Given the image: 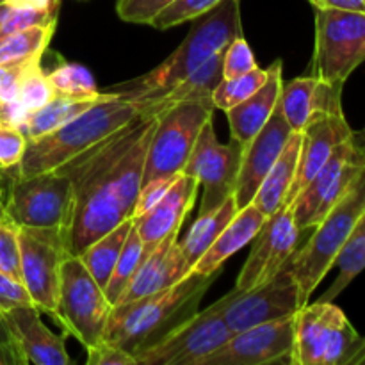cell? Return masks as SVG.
<instances>
[{
	"label": "cell",
	"instance_id": "57",
	"mask_svg": "<svg viewBox=\"0 0 365 365\" xmlns=\"http://www.w3.org/2000/svg\"><path fill=\"white\" fill-rule=\"evenodd\" d=\"M81 2H86V0H81Z\"/></svg>",
	"mask_w": 365,
	"mask_h": 365
},
{
	"label": "cell",
	"instance_id": "36",
	"mask_svg": "<svg viewBox=\"0 0 365 365\" xmlns=\"http://www.w3.org/2000/svg\"><path fill=\"white\" fill-rule=\"evenodd\" d=\"M53 96H56V93L50 84L48 75L43 71L41 61H34L21 78L18 100L29 113H32V110L46 106Z\"/></svg>",
	"mask_w": 365,
	"mask_h": 365
},
{
	"label": "cell",
	"instance_id": "33",
	"mask_svg": "<svg viewBox=\"0 0 365 365\" xmlns=\"http://www.w3.org/2000/svg\"><path fill=\"white\" fill-rule=\"evenodd\" d=\"M145 259L146 253L145 248H143L141 235H139L135 225H132V230L128 234L127 241H125L120 257H118V262L114 266L113 274H110L109 282H107L106 289H103L110 305H116L120 296L123 294V291L130 284L132 277H134L135 271L139 269V266H141Z\"/></svg>",
	"mask_w": 365,
	"mask_h": 365
},
{
	"label": "cell",
	"instance_id": "44",
	"mask_svg": "<svg viewBox=\"0 0 365 365\" xmlns=\"http://www.w3.org/2000/svg\"><path fill=\"white\" fill-rule=\"evenodd\" d=\"M86 351H88V360H86L88 365H138L130 353L123 351L103 339Z\"/></svg>",
	"mask_w": 365,
	"mask_h": 365
},
{
	"label": "cell",
	"instance_id": "34",
	"mask_svg": "<svg viewBox=\"0 0 365 365\" xmlns=\"http://www.w3.org/2000/svg\"><path fill=\"white\" fill-rule=\"evenodd\" d=\"M267 75H269V71L257 66L255 70L239 75V77L223 78L212 93L214 107L227 113L228 109L250 98L267 81Z\"/></svg>",
	"mask_w": 365,
	"mask_h": 365
},
{
	"label": "cell",
	"instance_id": "15",
	"mask_svg": "<svg viewBox=\"0 0 365 365\" xmlns=\"http://www.w3.org/2000/svg\"><path fill=\"white\" fill-rule=\"evenodd\" d=\"M242 152L245 146L234 139L227 145L217 141L212 120L203 125L184 168L185 175H191L203 185L198 214L209 212L234 196Z\"/></svg>",
	"mask_w": 365,
	"mask_h": 365
},
{
	"label": "cell",
	"instance_id": "54",
	"mask_svg": "<svg viewBox=\"0 0 365 365\" xmlns=\"http://www.w3.org/2000/svg\"><path fill=\"white\" fill-rule=\"evenodd\" d=\"M9 7H11L9 4H0V25H2V21H4V18H6Z\"/></svg>",
	"mask_w": 365,
	"mask_h": 365
},
{
	"label": "cell",
	"instance_id": "24",
	"mask_svg": "<svg viewBox=\"0 0 365 365\" xmlns=\"http://www.w3.org/2000/svg\"><path fill=\"white\" fill-rule=\"evenodd\" d=\"M282 66L284 64L280 59L274 61L267 68V71H269L267 81L250 98L225 113L228 118V123H230L232 139L241 143L242 146L248 145L259 134L260 128L266 125V121L269 120L273 110L277 109L278 102H280L282 86H284Z\"/></svg>",
	"mask_w": 365,
	"mask_h": 365
},
{
	"label": "cell",
	"instance_id": "28",
	"mask_svg": "<svg viewBox=\"0 0 365 365\" xmlns=\"http://www.w3.org/2000/svg\"><path fill=\"white\" fill-rule=\"evenodd\" d=\"M114 93L100 91L95 96H68L56 95L46 106L32 110L27 118V123L24 127V134L27 139H36L39 135H45L48 132L56 130L61 125L68 123L70 120L77 118L89 107L96 106L107 98H113Z\"/></svg>",
	"mask_w": 365,
	"mask_h": 365
},
{
	"label": "cell",
	"instance_id": "35",
	"mask_svg": "<svg viewBox=\"0 0 365 365\" xmlns=\"http://www.w3.org/2000/svg\"><path fill=\"white\" fill-rule=\"evenodd\" d=\"M46 75H48V81L56 95L95 96L100 93L96 89L91 71L82 64L63 63Z\"/></svg>",
	"mask_w": 365,
	"mask_h": 365
},
{
	"label": "cell",
	"instance_id": "16",
	"mask_svg": "<svg viewBox=\"0 0 365 365\" xmlns=\"http://www.w3.org/2000/svg\"><path fill=\"white\" fill-rule=\"evenodd\" d=\"M302 234L289 205L271 214L252 241V252L239 273L235 289L250 291L277 277L294 257Z\"/></svg>",
	"mask_w": 365,
	"mask_h": 365
},
{
	"label": "cell",
	"instance_id": "22",
	"mask_svg": "<svg viewBox=\"0 0 365 365\" xmlns=\"http://www.w3.org/2000/svg\"><path fill=\"white\" fill-rule=\"evenodd\" d=\"M189 273L191 267L182 255L178 234L170 235L143 260L118 303H127L141 296L164 291L184 280Z\"/></svg>",
	"mask_w": 365,
	"mask_h": 365
},
{
	"label": "cell",
	"instance_id": "18",
	"mask_svg": "<svg viewBox=\"0 0 365 365\" xmlns=\"http://www.w3.org/2000/svg\"><path fill=\"white\" fill-rule=\"evenodd\" d=\"M292 132L294 130L285 120L280 102H278L277 109L273 110L269 120L260 128L259 134L245 146V152H242L241 170H239L237 184H235L234 191V198L239 210L253 202L267 171L277 163Z\"/></svg>",
	"mask_w": 365,
	"mask_h": 365
},
{
	"label": "cell",
	"instance_id": "2",
	"mask_svg": "<svg viewBox=\"0 0 365 365\" xmlns=\"http://www.w3.org/2000/svg\"><path fill=\"white\" fill-rule=\"evenodd\" d=\"M220 273L221 269L210 274L191 271L184 280L164 291L127 303H116L110 309L103 341L118 346L135 359L198 312L200 302Z\"/></svg>",
	"mask_w": 365,
	"mask_h": 365
},
{
	"label": "cell",
	"instance_id": "32",
	"mask_svg": "<svg viewBox=\"0 0 365 365\" xmlns=\"http://www.w3.org/2000/svg\"><path fill=\"white\" fill-rule=\"evenodd\" d=\"M56 29L57 21H52L45 25H32L7 36L4 41H0V63L43 57L45 50L48 48L50 39L56 34Z\"/></svg>",
	"mask_w": 365,
	"mask_h": 365
},
{
	"label": "cell",
	"instance_id": "41",
	"mask_svg": "<svg viewBox=\"0 0 365 365\" xmlns=\"http://www.w3.org/2000/svg\"><path fill=\"white\" fill-rule=\"evenodd\" d=\"M27 146L24 130L0 120V170L9 171L18 168Z\"/></svg>",
	"mask_w": 365,
	"mask_h": 365
},
{
	"label": "cell",
	"instance_id": "26",
	"mask_svg": "<svg viewBox=\"0 0 365 365\" xmlns=\"http://www.w3.org/2000/svg\"><path fill=\"white\" fill-rule=\"evenodd\" d=\"M267 216L260 212L253 203L246 205L245 209L239 210L230 223L225 227L220 237L212 242L209 250L203 253L202 259L195 264L192 273L210 274L217 269H223V264L230 259L234 253L245 248L246 245L255 239L262 225L266 223Z\"/></svg>",
	"mask_w": 365,
	"mask_h": 365
},
{
	"label": "cell",
	"instance_id": "9",
	"mask_svg": "<svg viewBox=\"0 0 365 365\" xmlns=\"http://www.w3.org/2000/svg\"><path fill=\"white\" fill-rule=\"evenodd\" d=\"M359 339L339 307L309 302L294 314L291 365H344Z\"/></svg>",
	"mask_w": 365,
	"mask_h": 365
},
{
	"label": "cell",
	"instance_id": "29",
	"mask_svg": "<svg viewBox=\"0 0 365 365\" xmlns=\"http://www.w3.org/2000/svg\"><path fill=\"white\" fill-rule=\"evenodd\" d=\"M239 212L237 203H235L234 196L227 200L225 203H221L216 209L209 210V212L198 214V220L195 221V225L191 227V230L187 232L182 241H178L182 250V255H184L185 262L189 264V267H195V264L198 262L203 257V253L212 246V242L220 237L221 232L225 230L228 223L232 221V217Z\"/></svg>",
	"mask_w": 365,
	"mask_h": 365
},
{
	"label": "cell",
	"instance_id": "7",
	"mask_svg": "<svg viewBox=\"0 0 365 365\" xmlns=\"http://www.w3.org/2000/svg\"><path fill=\"white\" fill-rule=\"evenodd\" d=\"M110 309L106 291L96 284L81 257H68L61 271L59 296L52 317L88 349L103 339Z\"/></svg>",
	"mask_w": 365,
	"mask_h": 365
},
{
	"label": "cell",
	"instance_id": "11",
	"mask_svg": "<svg viewBox=\"0 0 365 365\" xmlns=\"http://www.w3.org/2000/svg\"><path fill=\"white\" fill-rule=\"evenodd\" d=\"M20 237L21 284L27 289L32 305L52 316L57 305L61 271L70 253L68 230L63 227H18Z\"/></svg>",
	"mask_w": 365,
	"mask_h": 365
},
{
	"label": "cell",
	"instance_id": "43",
	"mask_svg": "<svg viewBox=\"0 0 365 365\" xmlns=\"http://www.w3.org/2000/svg\"><path fill=\"white\" fill-rule=\"evenodd\" d=\"M34 61H41V57L0 63V102H13V100H18L21 78H24V73Z\"/></svg>",
	"mask_w": 365,
	"mask_h": 365
},
{
	"label": "cell",
	"instance_id": "5",
	"mask_svg": "<svg viewBox=\"0 0 365 365\" xmlns=\"http://www.w3.org/2000/svg\"><path fill=\"white\" fill-rule=\"evenodd\" d=\"M365 210V170L353 187L328 210L327 216L312 228L309 241L296 250L291 269L298 282L303 302H310V294L324 280L334 267L339 252L353 227Z\"/></svg>",
	"mask_w": 365,
	"mask_h": 365
},
{
	"label": "cell",
	"instance_id": "25",
	"mask_svg": "<svg viewBox=\"0 0 365 365\" xmlns=\"http://www.w3.org/2000/svg\"><path fill=\"white\" fill-rule=\"evenodd\" d=\"M223 52L210 57L198 70H195L191 75L182 78L180 82L173 84L171 88L164 89V91L157 93L153 96H148V98L132 100V102L138 103L139 114L146 118L159 116L160 113H164V110L170 109L171 106L178 102L212 96L214 89L223 81Z\"/></svg>",
	"mask_w": 365,
	"mask_h": 365
},
{
	"label": "cell",
	"instance_id": "20",
	"mask_svg": "<svg viewBox=\"0 0 365 365\" xmlns=\"http://www.w3.org/2000/svg\"><path fill=\"white\" fill-rule=\"evenodd\" d=\"M200 182L184 171L178 173L166 195L150 210L134 217V225L141 235L143 248L146 257L160 245L166 237L180 232L182 223L189 210L192 209L198 195Z\"/></svg>",
	"mask_w": 365,
	"mask_h": 365
},
{
	"label": "cell",
	"instance_id": "50",
	"mask_svg": "<svg viewBox=\"0 0 365 365\" xmlns=\"http://www.w3.org/2000/svg\"><path fill=\"white\" fill-rule=\"evenodd\" d=\"M61 0H7L11 7H29V9H46Z\"/></svg>",
	"mask_w": 365,
	"mask_h": 365
},
{
	"label": "cell",
	"instance_id": "6",
	"mask_svg": "<svg viewBox=\"0 0 365 365\" xmlns=\"http://www.w3.org/2000/svg\"><path fill=\"white\" fill-rule=\"evenodd\" d=\"M212 96L178 102L157 116L145 159L143 182L182 173L200 130L214 114Z\"/></svg>",
	"mask_w": 365,
	"mask_h": 365
},
{
	"label": "cell",
	"instance_id": "38",
	"mask_svg": "<svg viewBox=\"0 0 365 365\" xmlns=\"http://www.w3.org/2000/svg\"><path fill=\"white\" fill-rule=\"evenodd\" d=\"M61 2L46 7V9H29V7H9L2 25H0V41L7 36L14 34L18 31L32 27V25H45L57 21L59 18Z\"/></svg>",
	"mask_w": 365,
	"mask_h": 365
},
{
	"label": "cell",
	"instance_id": "27",
	"mask_svg": "<svg viewBox=\"0 0 365 365\" xmlns=\"http://www.w3.org/2000/svg\"><path fill=\"white\" fill-rule=\"evenodd\" d=\"M299 146H302V132H292L287 145L282 150L280 157L267 171L266 178L262 180L255 198H253V205L260 212L266 214L267 217L280 210L284 205H287L289 192L294 184L296 170H298Z\"/></svg>",
	"mask_w": 365,
	"mask_h": 365
},
{
	"label": "cell",
	"instance_id": "37",
	"mask_svg": "<svg viewBox=\"0 0 365 365\" xmlns=\"http://www.w3.org/2000/svg\"><path fill=\"white\" fill-rule=\"evenodd\" d=\"M220 2H223V0H177L153 18L152 27L166 31V29L177 27L185 21H192L195 18L209 13Z\"/></svg>",
	"mask_w": 365,
	"mask_h": 365
},
{
	"label": "cell",
	"instance_id": "55",
	"mask_svg": "<svg viewBox=\"0 0 365 365\" xmlns=\"http://www.w3.org/2000/svg\"><path fill=\"white\" fill-rule=\"evenodd\" d=\"M0 365H7V364H6V360H4V356H2V355H0Z\"/></svg>",
	"mask_w": 365,
	"mask_h": 365
},
{
	"label": "cell",
	"instance_id": "17",
	"mask_svg": "<svg viewBox=\"0 0 365 365\" xmlns=\"http://www.w3.org/2000/svg\"><path fill=\"white\" fill-rule=\"evenodd\" d=\"M294 316L232 334L202 365H291Z\"/></svg>",
	"mask_w": 365,
	"mask_h": 365
},
{
	"label": "cell",
	"instance_id": "21",
	"mask_svg": "<svg viewBox=\"0 0 365 365\" xmlns=\"http://www.w3.org/2000/svg\"><path fill=\"white\" fill-rule=\"evenodd\" d=\"M34 305H20L4 312L14 342L20 348L25 362L34 365H70L64 339L45 327Z\"/></svg>",
	"mask_w": 365,
	"mask_h": 365
},
{
	"label": "cell",
	"instance_id": "52",
	"mask_svg": "<svg viewBox=\"0 0 365 365\" xmlns=\"http://www.w3.org/2000/svg\"><path fill=\"white\" fill-rule=\"evenodd\" d=\"M7 185H9V171L0 170V216H4V207H6Z\"/></svg>",
	"mask_w": 365,
	"mask_h": 365
},
{
	"label": "cell",
	"instance_id": "30",
	"mask_svg": "<svg viewBox=\"0 0 365 365\" xmlns=\"http://www.w3.org/2000/svg\"><path fill=\"white\" fill-rule=\"evenodd\" d=\"M132 225H134V217H128L123 223H120L113 230H109L102 237L96 239L95 242H91L78 255L82 262H84V266L88 267L89 273H91V277L96 280V284L102 289H106L107 282H109L110 274H113L118 257H120L125 241H127L128 234L132 230Z\"/></svg>",
	"mask_w": 365,
	"mask_h": 365
},
{
	"label": "cell",
	"instance_id": "51",
	"mask_svg": "<svg viewBox=\"0 0 365 365\" xmlns=\"http://www.w3.org/2000/svg\"><path fill=\"white\" fill-rule=\"evenodd\" d=\"M365 364V337L359 339V342L355 344V348L351 349V353L346 359L344 365H360Z\"/></svg>",
	"mask_w": 365,
	"mask_h": 365
},
{
	"label": "cell",
	"instance_id": "45",
	"mask_svg": "<svg viewBox=\"0 0 365 365\" xmlns=\"http://www.w3.org/2000/svg\"><path fill=\"white\" fill-rule=\"evenodd\" d=\"M177 177L178 175H175V177H160V178H155V180L143 182L141 189H139L138 202H135L134 217L141 216V214H145L146 210L152 209V207L155 205L164 195H166V191L171 187V184H173Z\"/></svg>",
	"mask_w": 365,
	"mask_h": 365
},
{
	"label": "cell",
	"instance_id": "14",
	"mask_svg": "<svg viewBox=\"0 0 365 365\" xmlns=\"http://www.w3.org/2000/svg\"><path fill=\"white\" fill-rule=\"evenodd\" d=\"M232 337L221 314V302L196 312L170 335L135 356L138 365H202Z\"/></svg>",
	"mask_w": 365,
	"mask_h": 365
},
{
	"label": "cell",
	"instance_id": "19",
	"mask_svg": "<svg viewBox=\"0 0 365 365\" xmlns=\"http://www.w3.org/2000/svg\"><path fill=\"white\" fill-rule=\"evenodd\" d=\"M351 135L353 130L346 121L342 107L321 110L307 123V127L302 130L298 170H296L294 184L289 192L287 205H291L299 191L312 180L314 175L330 159L334 150Z\"/></svg>",
	"mask_w": 365,
	"mask_h": 365
},
{
	"label": "cell",
	"instance_id": "23",
	"mask_svg": "<svg viewBox=\"0 0 365 365\" xmlns=\"http://www.w3.org/2000/svg\"><path fill=\"white\" fill-rule=\"evenodd\" d=\"M342 88L344 84H330L312 75L292 78L282 86L280 107L292 130L302 132L321 110L342 107Z\"/></svg>",
	"mask_w": 365,
	"mask_h": 365
},
{
	"label": "cell",
	"instance_id": "31",
	"mask_svg": "<svg viewBox=\"0 0 365 365\" xmlns=\"http://www.w3.org/2000/svg\"><path fill=\"white\" fill-rule=\"evenodd\" d=\"M334 266L339 267V277L330 285V289L321 296L319 302H334L365 269V210L353 227L349 237L346 239Z\"/></svg>",
	"mask_w": 365,
	"mask_h": 365
},
{
	"label": "cell",
	"instance_id": "13",
	"mask_svg": "<svg viewBox=\"0 0 365 365\" xmlns=\"http://www.w3.org/2000/svg\"><path fill=\"white\" fill-rule=\"evenodd\" d=\"M220 302L223 319L232 334L269 321L291 317L307 305L292 274L291 262L271 280L250 291H237L234 287V291L220 298Z\"/></svg>",
	"mask_w": 365,
	"mask_h": 365
},
{
	"label": "cell",
	"instance_id": "49",
	"mask_svg": "<svg viewBox=\"0 0 365 365\" xmlns=\"http://www.w3.org/2000/svg\"><path fill=\"white\" fill-rule=\"evenodd\" d=\"M316 9H346L365 13V0H309Z\"/></svg>",
	"mask_w": 365,
	"mask_h": 365
},
{
	"label": "cell",
	"instance_id": "40",
	"mask_svg": "<svg viewBox=\"0 0 365 365\" xmlns=\"http://www.w3.org/2000/svg\"><path fill=\"white\" fill-rule=\"evenodd\" d=\"M257 66L259 64L253 56L252 46L242 38V34L232 39L230 45L223 52V78L239 77V75L255 70Z\"/></svg>",
	"mask_w": 365,
	"mask_h": 365
},
{
	"label": "cell",
	"instance_id": "12",
	"mask_svg": "<svg viewBox=\"0 0 365 365\" xmlns=\"http://www.w3.org/2000/svg\"><path fill=\"white\" fill-rule=\"evenodd\" d=\"M364 170L365 148L351 135L334 150L330 159L289 205L298 227L303 232L312 230L327 216L328 210L353 187Z\"/></svg>",
	"mask_w": 365,
	"mask_h": 365
},
{
	"label": "cell",
	"instance_id": "53",
	"mask_svg": "<svg viewBox=\"0 0 365 365\" xmlns=\"http://www.w3.org/2000/svg\"><path fill=\"white\" fill-rule=\"evenodd\" d=\"M353 138H355V141L359 143L360 146H364L365 148V128L360 132H353Z\"/></svg>",
	"mask_w": 365,
	"mask_h": 365
},
{
	"label": "cell",
	"instance_id": "56",
	"mask_svg": "<svg viewBox=\"0 0 365 365\" xmlns=\"http://www.w3.org/2000/svg\"><path fill=\"white\" fill-rule=\"evenodd\" d=\"M0 4H7V0H0Z\"/></svg>",
	"mask_w": 365,
	"mask_h": 365
},
{
	"label": "cell",
	"instance_id": "4",
	"mask_svg": "<svg viewBox=\"0 0 365 365\" xmlns=\"http://www.w3.org/2000/svg\"><path fill=\"white\" fill-rule=\"evenodd\" d=\"M139 116L138 103L128 98L114 95L113 98L98 102L56 130L27 139L25 153L18 168H14V173L29 177L53 171Z\"/></svg>",
	"mask_w": 365,
	"mask_h": 365
},
{
	"label": "cell",
	"instance_id": "46",
	"mask_svg": "<svg viewBox=\"0 0 365 365\" xmlns=\"http://www.w3.org/2000/svg\"><path fill=\"white\" fill-rule=\"evenodd\" d=\"M20 305H32L27 289L20 280H14L13 277L0 271V310L7 312Z\"/></svg>",
	"mask_w": 365,
	"mask_h": 365
},
{
	"label": "cell",
	"instance_id": "39",
	"mask_svg": "<svg viewBox=\"0 0 365 365\" xmlns=\"http://www.w3.org/2000/svg\"><path fill=\"white\" fill-rule=\"evenodd\" d=\"M20 228L4 214L0 216V271L21 282L20 273Z\"/></svg>",
	"mask_w": 365,
	"mask_h": 365
},
{
	"label": "cell",
	"instance_id": "3",
	"mask_svg": "<svg viewBox=\"0 0 365 365\" xmlns=\"http://www.w3.org/2000/svg\"><path fill=\"white\" fill-rule=\"evenodd\" d=\"M241 34V0H223L209 13L195 18L182 45L159 66L132 81L120 82L107 91L128 100L157 95L198 70L212 56L223 52L232 39Z\"/></svg>",
	"mask_w": 365,
	"mask_h": 365
},
{
	"label": "cell",
	"instance_id": "48",
	"mask_svg": "<svg viewBox=\"0 0 365 365\" xmlns=\"http://www.w3.org/2000/svg\"><path fill=\"white\" fill-rule=\"evenodd\" d=\"M29 114L31 113L21 106L20 100H13V102H0V120L21 128V130H24L25 123H27Z\"/></svg>",
	"mask_w": 365,
	"mask_h": 365
},
{
	"label": "cell",
	"instance_id": "42",
	"mask_svg": "<svg viewBox=\"0 0 365 365\" xmlns=\"http://www.w3.org/2000/svg\"><path fill=\"white\" fill-rule=\"evenodd\" d=\"M177 0H116V13L127 24L152 25L153 18Z\"/></svg>",
	"mask_w": 365,
	"mask_h": 365
},
{
	"label": "cell",
	"instance_id": "10",
	"mask_svg": "<svg viewBox=\"0 0 365 365\" xmlns=\"http://www.w3.org/2000/svg\"><path fill=\"white\" fill-rule=\"evenodd\" d=\"M73 189L70 178L57 171L20 177L9 170L4 214L16 227H70Z\"/></svg>",
	"mask_w": 365,
	"mask_h": 365
},
{
	"label": "cell",
	"instance_id": "1",
	"mask_svg": "<svg viewBox=\"0 0 365 365\" xmlns=\"http://www.w3.org/2000/svg\"><path fill=\"white\" fill-rule=\"evenodd\" d=\"M157 116H139L53 171L70 178L73 210L68 227L71 255L134 217L145 159Z\"/></svg>",
	"mask_w": 365,
	"mask_h": 365
},
{
	"label": "cell",
	"instance_id": "8",
	"mask_svg": "<svg viewBox=\"0 0 365 365\" xmlns=\"http://www.w3.org/2000/svg\"><path fill=\"white\" fill-rule=\"evenodd\" d=\"M365 63V13L316 9V43L309 75L330 84H346Z\"/></svg>",
	"mask_w": 365,
	"mask_h": 365
},
{
	"label": "cell",
	"instance_id": "47",
	"mask_svg": "<svg viewBox=\"0 0 365 365\" xmlns=\"http://www.w3.org/2000/svg\"><path fill=\"white\" fill-rule=\"evenodd\" d=\"M0 355L4 356L7 365H27L24 355H21L20 348H18L13 335H11V330L9 327H7L6 319H4L2 310H0Z\"/></svg>",
	"mask_w": 365,
	"mask_h": 365
}]
</instances>
